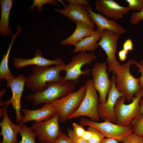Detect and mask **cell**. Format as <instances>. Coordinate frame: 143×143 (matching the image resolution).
I'll list each match as a JSON object with an SVG mask.
<instances>
[{"instance_id":"1","label":"cell","mask_w":143,"mask_h":143,"mask_svg":"<svg viewBox=\"0 0 143 143\" xmlns=\"http://www.w3.org/2000/svg\"><path fill=\"white\" fill-rule=\"evenodd\" d=\"M64 65L54 67L34 65L32 74L26 78L25 86L34 93L44 90L49 83H56L64 79L60 74L63 71Z\"/></svg>"},{"instance_id":"2","label":"cell","mask_w":143,"mask_h":143,"mask_svg":"<svg viewBox=\"0 0 143 143\" xmlns=\"http://www.w3.org/2000/svg\"><path fill=\"white\" fill-rule=\"evenodd\" d=\"M75 82L66 81L64 78L54 83H49L48 87L42 91L28 95L26 98L34 106L57 100L73 92L75 88Z\"/></svg>"},{"instance_id":"3","label":"cell","mask_w":143,"mask_h":143,"mask_svg":"<svg viewBox=\"0 0 143 143\" xmlns=\"http://www.w3.org/2000/svg\"><path fill=\"white\" fill-rule=\"evenodd\" d=\"M85 84L86 92L84 97L79 106L69 116L68 119L86 116L92 121L97 122L100 118L98 110L99 97L92 79H88Z\"/></svg>"},{"instance_id":"4","label":"cell","mask_w":143,"mask_h":143,"mask_svg":"<svg viewBox=\"0 0 143 143\" xmlns=\"http://www.w3.org/2000/svg\"><path fill=\"white\" fill-rule=\"evenodd\" d=\"M134 60H128L122 65L121 72L116 76L115 85L118 90L123 94L129 102H132L134 95L138 92L141 88L139 78H135L130 73V66L134 64Z\"/></svg>"},{"instance_id":"5","label":"cell","mask_w":143,"mask_h":143,"mask_svg":"<svg viewBox=\"0 0 143 143\" xmlns=\"http://www.w3.org/2000/svg\"><path fill=\"white\" fill-rule=\"evenodd\" d=\"M120 35L108 30H104L98 46H100L107 55L106 62L108 66V73L112 72L116 76L121 72L122 66L117 60L115 54L117 51V42Z\"/></svg>"},{"instance_id":"6","label":"cell","mask_w":143,"mask_h":143,"mask_svg":"<svg viewBox=\"0 0 143 143\" xmlns=\"http://www.w3.org/2000/svg\"><path fill=\"white\" fill-rule=\"evenodd\" d=\"M135 96L131 102L128 104H124L126 99L123 97L117 100L114 109L117 124L125 126H131L138 111L139 101L143 96V87Z\"/></svg>"},{"instance_id":"7","label":"cell","mask_w":143,"mask_h":143,"mask_svg":"<svg viewBox=\"0 0 143 143\" xmlns=\"http://www.w3.org/2000/svg\"><path fill=\"white\" fill-rule=\"evenodd\" d=\"M86 92L85 86L75 92H72L64 97L50 103L57 111L60 121L64 123L68 119L80 105Z\"/></svg>"},{"instance_id":"8","label":"cell","mask_w":143,"mask_h":143,"mask_svg":"<svg viewBox=\"0 0 143 143\" xmlns=\"http://www.w3.org/2000/svg\"><path fill=\"white\" fill-rule=\"evenodd\" d=\"M79 123L83 126L92 127L100 132L105 137L115 139L120 142H122L127 136L133 133L131 126H122L108 120H105L103 122H97L82 118Z\"/></svg>"},{"instance_id":"9","label":"cell","mask_w":143,"mask_h":143,"mask_svg":"<svg viewBox=\"0 0 143 143\" xmlns=\"http://www.w3.org/2000/svg\"><path fill=\"white\" fill-rule=\"evenodd\" d=\"M97 57L92 52L87 53L82 51L73 56L71 62L63 65V71L66 72L65 80L76 81L81 76L88 75L91 72V69L81 70V68L85 64L90 65L96 58Z\"/></svg>"},{"instance_id":"10","label":"cell","mask_w":143,"mask_h":143,"mask_svg":"<svg viewBox=\"0 0 143 143\" xmlns=\"http://www.w3.org/2000/svg\"><path fill=\"white\" fill-rule=\"evenodd\" d=\"M58 113L50 119L44 121L34 122L31 127L41 143H55L62 131L60 128Z\"/></svg>"},{"instance_id":"11","label":"cell","mask_w":143,"mask_h":143,"mask_svg":"<svg viewBox=\"0 0 143 143\" xmlns=\"http://www.w3.org/2000/svg\"><path fill=\"white\" fill-rule=\"evenodd\" d=\"M107 64L106 62H96L91 70L94 87L99 93V103L103 104L106 101L107 96L112 84L107 72Z\"/></svg>"},{"instance_id":"12","label":"cell","mask_w":143,"mask_h":143,"mask_svg":"<svg viewBox=\"0 0 143 143\" xmlns=\"http://www.w3.org/2000/svg\"><path fill=\"white\" fill-rule=\"evenodd\" d=\"M26 80V78L24 75L20 74L14 79L6 80V86L10 88L12 95L9 100L7 101L1 100L0 101L1 106H8L10 104H12L15 111L17 123H20L23 117L20 112L22 109L21 100Z\"/></svg>"},{"instance_id":"13","label":"cell","mask_w":143,"mask_h":143,"mask_svg":"<svg viewBox=\"0 0 143 143\" xmlns=\"http://www.w3.org/2000/svg\"><path fill=\"white\" fill-rule=\"evenodd\" d=\"M58 1L62 4L64 8H55V11L75 23L78 22L83 23L90 28L95 30V24L91 18L89 12L84 6L73 4L66 5L63 1Z\"/></svg>"},{"instance_id":"14","label":"cell","mask_w":143,"mask_h":143,"mask_svg":"<svg viewBox=\"0 0 143 143\" xmlns=\"http://www.w3.org/2000/svg\"><path fill=\"white\" fill-rule=\"evenodd\" d=\"M116 75H113L111 78V86L108 93V98L104 104L100 103L98 107V112L101 119L108 120L117 124L114 109L117 100L123 97L122 93L117 89L115 85Z\"/></svg>"},{"instance_id":"15","label":"cell","mask_w":143,"mask_h":143,"mask_svg":"<svg viewBox=\"0 0 143 143\" xmlns=\"http://www.w3.org/2000/svg\"><path fill=\"white\" fill-rule=\"evenodd\" d=\"M95 5L99 13L113 20L122 18L130 10L128 7L122 6L113 0H96Z\"/></svg>"},{"instance_id":"16","label":"cell","mask_w":143,"mask_h":143,"mask_svg":"<svg viewBox=\"0 0 143 143\" xmlns=\"http://www.w3.org/2000/svg\"><path fill=\"white\" fill-rule=\"evenodd\" d=\"M89 13L91 18L97 27V30L102 33L105 30L112 31L120 35L124 34L126 30L114 20L108 19L100 13H96L92 10L90 5L84 6Z\"/></svg>"},{"instance_id":"17","label":"cell","mask_w":143,"mask_h":143,"mask_svg":"<svg viewBox=\"0 0 143 143\" xmlns=\"http://www.w3.org/2000/svg\"><path fill=\"white\" fill-rule=\"evenodd\" d=\"M34 57L32 58L25 59L18 57H14L12 61L15 68L19 69L24 67L30 65L43 66H50L52 65L60 66L65 65L62 59L57 57L53 60L47 59L42 56V52L39 50L34 54Z\"/></svg>"},{"instance_id":"18","label":"cell","mask_w":143,"mask_h":143,"mask_svg":"<svg viewBox=\"0 0 143 143\" xmlns=\"http://www.w3.org/2000/svg\"><path fill=\"white\" fill-rule=\"evenodd\" d=\"M21 111L24 114L19 124L34 121L41 122L47 120L58 112L56 109L50 103H45L42 107L35 110H30L24 108Z\"/></svg>"},{"instance_id":"19","label":"cell","mask_w":143,"mask_h":143,"mask_svg":"<svg viewBox=\"0 0 143 143\" xmlns=\"http://www.w3.org/2000/svg\"><path fill=\"white\" fill-rule=\"evenodd\" d=\"M7 106H4L2 108L3 119L0 122L1 128V135L3 137L0 143H18L17 136L22 124L16 125L10 119L7 113Z\"/></svg>"},{"instance_id":"20","label":"cell","mask_w":143,"mask_h":143,"mask_svg":"<svg viewBox=\"0 0 143 143\" xmlns=\"http://www.w3.org/2000/svg\"><path fill=\"white\" fill-rule=\"evenodd\" d=\"M75 29L73 33L66 39L62 41L60 44L63 45H73L75 46L78 42L83 38L91 36L96 32L85 24L78 22H75Z\"/></svg>"},{"instance_id":"21","label":"cell","mask_w":143,"mask_h":143,"mask_svg":"<svg viewBox=\"0 0 143 143\" xmlns=\"http://www.w3.org/2000/svg\"><path fill=\"white\" fill-rule=\"evenodd\" d=\"M12 0H1V18L0 21V34L6 37L11 35L12 31L10 29L9 19L10 11L14 3Z\"/></svg>"},{"instance_id":"22","label":"cell","mask_w":143,"mask_h":143,"mask_svg":"<svg viewBox=\"0 0 143 143\" xmlns=\"http://www.w3.org/2000/svg\"><path fill=\"white\" fill-rule=\"evenodd\" d=\"M102 33L97 30L94 34L85 38L78 42L75 45L74 53L82 51L92 52L98 47L97 42L100 40Z\"/></svg>"},{"instance_id":"23","label":"cell","mask_w":143,"mask_h":143,"mask_svg":"<svg viewBox=\"0 0 143 143\" xmlns=\"http://www.w3.org/2000/svg\"><path fill=\"white\" fill-rule=\"evenodd\" d=\"M22 31V28L20 25L17 26L15 34L13 35L11 43L9 44V47L7 52L4 54L2 60L0 64V79H5L6 80H10L15 78L14 75L10 72L8 66V59L11 47L16 36L20 33Z\"/></svg>"},{"instance_id":"24","label":"cell","mask_w":143,"mask_h":143,"mask_svg":"<svg viewBox=\"0 0 143 143\" xmlns=\"http://www.w3.org/2000/svg\"><path fill=\"white\" fill-rule=\"evenodd\" d=\"M21 136V141L18 143H36L35 137L36 136L31 126L28 127L24 124L19 132Z\"/></svg>"},{"instance_id":"25","label":"cell","mask_w":143,"mask_h":143,"mask_svg":"<svg viewBox=\"0 0 143 143\" xmlns=\"http://www.w3.org/2000/svg\"><path fill=\"white\" fill-rule=\"evenodd\" d=\"M133 133L143 137V113L135 117L131 126Z\"/></svg>"},{"instance_id":"26","label":"cell","mask_w":143,"mask_h":143,"mask_svg":"<svg viewBox=\"0 0 143 143\" xmlns=\"http://www.w3.org/2000/svg\"><path fill=\"white\" fill-rule=\"evenodd\" d=\"M55 1L53 0H34L33 5L30 7L29 11L33 8L37 6L38 12H41L42 10V6L45 4L49 3L55 6L57 5L58 3Z\"/></svg>"},{"instance_id":"27","label":"cell","mask_w":143,"mask_h":143,"mask_svg":"<svg viewBox=\"0 0 143 143\" xmlns=\"http://www.w3.org/2000/svg\"><path fill=\"white\" fill-rule=\"evenodd\" d=\"M91 127L93 132V135L91 138L87 141L88 143H101L105 138V137L98 130Z\"/></svg>"},{"instance_id":"28","label":"cell","mask_w":143,"mask_h":143,"mask_svg":"<svg viewBox=\"0 0 143 143\" xmlns=\"http://www.w3.org/2000/svg\"><path fill=\"white\" fill-rule=\"evenodd\" d=\"M131 10L140 11L143 10V0H126Z\"/></svg>"},{"instance_id":"29","label":"cell","mask_w":143,"mask_h":143,"mask_svg":"<svg viewBox=\"0 0 143 143\" xmlns=\"http://www.w3.org/2000/svg\"><path fill=\"white\" fill-rule=\"evenodd\" d=\"M122 142L123 143H143V137L133 133L125 137Z\"/></svg>"},{"instance_id":"30","label":"cell","mask_w":143,"mask_h":143,"mask_svg":"<svg viewBox=\"0 0 143 143\" xmlns=\"http://www.w3.org/2000/svg\"><path fill=\"white\" fill-rule=\"evenodd\" d=\"M143 20V10L138 12H133L131 14L130 22L133 25H136Z\"/></svg>"},{"instance_id":"31","label":"cell","mask_w":143,"mask_h":143,"mask_svg":"<svg viewBox=\"0 0 143 143\" xmlns=\"http://www.w3.org/2000/svg\"><path fill=\"white\" fill-rule=\"evenodd\" d=\"M67 131L68 137L75 143H88L87 141L84 139L82 137L77 136L73 129L68 128Z\"/></svg>"},{"instance_id":"32","label":"cell","mask_w":143,"mask_h":143,"mask_svg":"<svg viewBox=\"0 0 143 143\" xmlns=\"http://www.w3.org/2000/svg\"><path fill=\"white\" fill-rule=\"evenodd\" d=\"M55 143H75L61 131L56 139Z\"/></svg>"},{"instance_id":"33","label":"cell","mask_w":143,"mask_h":143,"mask_svg":"<svg viewBox=\"0 0 143 143\" xmlns=\"http://www.w3.org/2000/svg\"><path fill=\"white\" fill-rule=\"evenodd\" d=\"M72 126L73 129L76 135L79 137H82L86 131L83 126L74 122L72 123Z\"/></svg>"},{"instance_id":"34","label":"cell","mask_w":143,"mask_h":143,"mask_svg":"<svg viewBox=\"0 0 143 143\" xmlns=\"http://www.w3.org/2000/svg\"><path fill=\"white\" fill-rule=\"evenodd\" d=\"M134 64L138 68L137 72L141 74V76L139 78V80L141 86L143 87V60H141L140 62L135 61Z\"/></svg>"},{"instance_id":"35","label":"cell","mask_w":143,"mask_h":143,"mask_svg":"<svg viewBox=\"0 0 143 143\" xmlns=\"http://www.w3.org/2000/svg\"><path fill=\"white\" fill-rule=\"evenodd\" d=\"M64 2L69 4L83 6H90L89 1L87 0H65Z\"/></svg>"},{"instance_id":"36","label":"cell","mask_w":143,"mask_h":143,"mask_svg":"<svg viewBox=\"0 0 143 143\" xmlns=\"http://www.w3.org/2000/svg\"><path fill=\"white\" fill-rule=\"evenodd\" d=\"M123 49L128 51H131L133 49L132 40L128 38L126 40L123 44Z\"/></svg>"},{"instance_id":"37","label":"cell","mask_w":143,"mask_h":143,"mask_svg":"<svg viewBox=\"0 0 143 143\" xmlns=\"http://www.w3.org/2000/svg\"><path fill=\"white\" fill-rule=\"evenodd\" d=\"M93 135V132L91 126H88V128L82 137L87 141L92 137Z\"/></svg>"},{"instance_id":"38","label":"cell","mask_w":143,"mask_h":143,"mask_svg":"<svg viewBox=\"0 0 143 143\" xmlns=\"http://www.w3.org/2000/svg\"><path fill=\"white\" fill-rule=\"evenodd\" d=\"M128 52L123 49L119 51L118 53V56L120 61H124L126 59Z\"/></svg>"},{"instance_id":"39","label":"cell","mask_w":143,"mask_h":143,"mask_svg":"<svg viewBox=\"0 0 143 143\" xmlns=\"http://www.w3.org/2000/svg\"><path fill=\"white\" fill-rule=\"evenodd\" d=\"M142 113H143V96L140 100L139 110L136 117Z\"/></svg>"},{"instance_id":"40","label":"cell","mask_w":143,"mask_h":143,"mask_svg":"<svg viewBox=\"0 0 143 143\" xmlns=\"http://www.w3.org/2000/svg\"><path fill=\"white\" fill-rule=\"evenodd\" d=\"M115 139L107 138H104L101 143H120Z\"/></svg>"}]
</instances>
